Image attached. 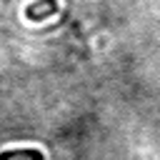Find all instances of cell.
Here are the masks:
<instances>
[{
	"label": "cell",
	"mask_w": 160,
	"mask_h": 160,
	"mask_svg": "<svg viewBox=\"0 0 160 160\" xmlns=\"http://www.w3.org/2000/svg\"><path fill=\"white\" fill-rule=\"evenodd\" d=\"M58 10H60L58 8V0H35V2H30L25 8V18L32 20V22H40V20L55 15Z\"/></svg>",
	"instance_id": "cell-1"
},
{
	"label": "cell",
	"mask_w": 160,
	"mask_h": 160,
	"mask_svg": "<svg viewBox=\"0 0 160 160\" xmlns=\"http://www.w3.org/2000/svg\"><path fill=\"white\" fill-rule=\"evenodd\" d=\"M0 160H45L40 150H2Z\"/></svg>",
	"instance_id": "cell-2"
}]
</instances>
